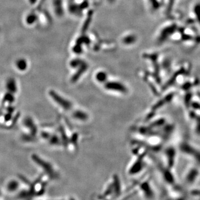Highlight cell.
<instances>
[{"label":"cell","mask_w":200,"mask_h":200,"mask_svg":"<svg viewBox=\"0 0 200 200\" xmlns=\"http://www.w3.org/2000/svg\"><path fill=\"white\" fill-rule=\"evenodd\" d=\"M199 175V171L197 168H192L188 172L186 176V182L187 183H193L197 179Z\"/></svg>","instance_id":"11"},{"label":"cell","mask_w":200,"mask_h":200,"mask_svg":"<svg viewBox=\"0 0 200 200\" xmlns=\"http://www.w3.org/2000/svg\"><path fill=\"white\" fill-rule=\"evenodd\" d=\"M96 78H97V80L99 81L103 82L105 81L106 78V75L104 73L101 72L97 75Z\"/></svg>","instance_id":"20"},{"label":"cell","mask_w":200,"mask_h":200,"mask_svg":"<svg viewBox=\"0 0 200 200\" xmlns=\"http://www.w3.org/2000/svg\"><path fill=\"white\" fill-rule=\"evenodd\" d=\"M172 97H173V94L171 93V94H169L168 95H167L165 97H164V99L160 100L158 102H157L156 103H155L153 106L151 108V111L153 112H156L157 110L161 108L164 105L168 103V102L171 100Z\"/></svg>","instance_id":"9"},{"label":"cell","mask_w":200,"mask_h":200,"mask_svg":"<svg viewBox=\"0 0 200 200\" xmlns=\"http://www.w3.org/2000/svg\"><path fill=\"white\" fill-rule=\"evenodd\" d=\"M17 67L18 69L21 71L25 70L26 69V66H27V64H26V61L24 60H20L16 63Z\"/></svg>","instance_id":"17"},{"label":"cell","mask_w":200,"mask_h":200,"mask_svg":"<svg viewBox=\"0 0 200 200\" xmlns=\"http://www.w3.org/2000/svg\"><path fill=\"white\" fill-rule=\"evenodd\" d=\"M7 111L8 112L11 113V114H12V113L14 112V108L13 106H12L10 105V106L7 107Z\"/></svg>","instance_id":"25"},{"label":"cell","mask_w":200,"mask_h":200,"mask_svg":"<svg viewBox=\"0 0 200 200\" xmlns=\"http://www.w3.org/2000/svg\"><path fill=\"white\" fill-rule=\"evenodd\" d=\"M14 101V94L10 92H7L4 95L3 99V102L4 103H9L10 105L12 104Z\"/></svg>","instance_id":"16"},{"label":"cell","mask_w":200,"mask_h":200,"mask_svg":"<svg viewBox=\"0 0 200 200\" xmlns=\"http://www.w3.org/2000/svg\"><path fill=\"white\" fill-rule=\"evenodd\" d=\"M12 118V114L7 112L4 116V121L6 122H8Z\"/></svg>","instance_id":"22"},{"label":"cell","mask_w":200,"mask_h":200,"mask_svg":"<svg viewBox=\"0 0 200 200\" xmlns=\"http://www.w3.org/2000/svg\"><path fill=\"white\" fill-rule=\"evenodd\" d=\"M24 125L30 131V134L35 136L37 133V128L36 124L34 123L33 120L29 117H26L24 120Z\"/></svg>","instance_id":"8"},{"label":"cell","mask_w":200,"mask_h":200,"mask_svg":"<svg viewBox=\"0 0 200 200\" xmlns=\"http://www.w3.org/2000/svg\"><path fill=\"white\" fill-rule=\"evenodd\" d=\"M182 152L190 154L200 164V152L187 143H183L180 146Z\"/></svg>","instance_id":"3"},{"label":"cell","mask_w":200,"mask_h":200,"mask_svg":"<svg viewBox=\"0 0 200 200\" xmlns=\"http://www.w3.org/2000/svg\"><path fill=\"white\" fill-rule=\"evenodd\" d=\"M176 29V26L175 25H172L164 28L161 33L159 38V41H161V42L165 41L168 36H169L171 35H172L173 33L175 32Z\"/></svg>","instance_id":"10"},{"label":"cell","mask_w":200,"mask_h":200,"mask_svg":"<svg viewBox=\"0 0 200 200\" xmlns=\"http://www.w3.org/2000/svg\"><path fill=\"white\" fill-rule=\"evenodd\" d=\"M18 187H19V183L15 180L10 181L7 184V189L10 192L16 191Z\"/></svg>","instance_id":"13"},{"label":"cell","mask_w":200,"mask_h":200,"mask_svg":"<svg viewBox=\"0 0 200 200\" xmlns=\"http://www.w3.org/2000/svg\"><path fill=\"white\" fill-rule=\"evenodd\" d=\"M73 117L81 121H86L88 118V115L85 112L81 111H75L73 114Z\"/></svg>","instance_id":"15"},{"label":"cell","mask_w":200,"mask_h":200,"mask_svg":"<svg viewBox=\"0 0 200 200\" xmlns=\"http://www.w3.org/2000/svg\"><path fill=\"white\" fill-rule=\"evenodd\" d=\"M32 159L35 162L36 164L38 165L39 166L42 168L43 170L46 172L47 174H48L52 178L55 177L56 173L54 171V169L50 164L48 163L47 162L44 161L42 158L39 157L37 154H33L32 155Z\"/></svg>","instance_id":"1"},{"label":"cell","mask_w":200,"mask_h":200,"mask_svg":"<svg viewBox=\"0 0 200 200\" xmlns=\"http://www.w3.org/2000/svg\"><path fill=\"white\" fill-rule=\"evenodd\" d=\"M191 194L192 196L197 197H198V198L200 199V190H193L191 192Z\"/></svg>","instance_id":"24"},{"label":"cell","mask_w":200,"mask_h":200,"mask_svg":"<svg viewBox=\"0 0 200 200\" xmlns=\"http://www.w3.org/2000/svg\"><path fill=\"white\" fill-rule=\"evenodd\" d=\"M106 88L108 90L120 92H126L127 91V88L125 86L122 84H120L118 82H108L105 85Z\"/></svg>","instance_id":"5"},{"label":"cell","mask_w":200,"mask_h":200,"mask_svg":"<svg viewBox=\"0 0 200 200\" xmlns=\"http://www.w3.org/2000/svg\"><path fill=\"white\" fill-rule=\"evenodd\" d=\"M114 190L116 195H118L121 193V184L118 177L115 175L114 177Z\"/></svg>","instance_id":"14"},{"label":"cell","mask_w":200,"mask_h":200,"mask_svg":"<svg viewBox=\"0 0 200 200\" xmlns=\"http://www.w3.org/2000/svg\"><path fill=\"white\" fill-rule=\"evenodd\" d=\"M49 138H50V142L51 144L54 145H57L59 144L60 140L58 137L56 136V135L52 136L50 137Z\"/></svg>","instance_id":"18"},{"label":"cell","mask_w":200,"mask_h":200,"mask_svg":"<svg viewBox=\"0 0 200 200\" xmlns=\"http://www.w3.org/2000/svg\"><path fill=\"white\" fill-rule=\"evenodd\" d=\"M166 158V163L167 168L169 169L172 168L175 165L176 151L174 149L168 148L165 151Z\"/></svg>","instance_id":"4"},{"label":"cell","mask_w":200,"mask_h":200,"mask_svg":"<svg viewBox=\"0 0 200 200\" xmlns=\"http://www.w3.org/2000/svg\"><path fill=\"white\" fill-rule=\"evenodd\" d=\"M42 136L45 138H48L50 137V135H49L48 133L45 132H42Z\"/></svg>","instance_id":"26"},{"label":"cell","mask_w":200,"mask_h":200,"mask_svg":"<svg viewBox=\"0 0 200 200\" xmlns=\"http://www.w3.org/2000/svg\"><path fill=\"white\" fill-rule=\"evenodd\" d=\"M145 157V155L138 156V158L136 161L130 168V173L132 175L136 174L138 172L140 171L143 168V158Z\"/></svg>","instance_id":"6"},{"label":"cell","mask_w":200,"mask_h":200,"mask_svg":"<svg viewBox=\"0 0 200 200\" xmlns=\"http://www.w3.org/2000/svg\"><path fill=\"white\" fill-rule=\"evenodd\" d=\"M6 88L7 91L14 94L17 91V87L14 79L12 78H9L6 82Z\"/></svg>","instance_id":"12"},{"label":"cell","mask_w":200,"mask_h":200,"mask_svg":"<svg viewBox=\"0 0 200 200\" xmlns=\"http://www.w3.org/2000/svg\"><path fill=\"white\" fill-rule=\"evenodd\" d=\"M139 187H140V189L142 190L143 194H144V195L147 198H153V193L148 181H145V182H143L142 183H141L140 184V185H139Z\"/></svg>","instance_id":"7"},{"label":"cell","mask_w":200,"mask_h":200,"mask_svg":"<svg viewBox=\"0 0 200 200\" xmlns=\"http://www.w3.org/2000/svg\"><path fill=\"white\" fill-rule=\"evenodd\" d=\"M194 11H195L196 17H197V19L199 22V23L200 24V5L199 4H197V5L195 6Z\"/></svg>","instance_id":"19"},{"label":"cell","mask_w":200,"mask_h":200,"mask_svg":"<svg viewBox=\"0 0 200 200\" xmlns=\"http://www.w3.org/2000/svg\"><path fill=\"white\" fill-rule=\"evenodd\" d=\"M196 118H197V122H196V130L197 133L199 135H200V116H196Z\"/></svg>","instance_id":"21"},{"label":"cell","mask_w":200,"mask_h":200,"mask_svg":"<svg viewBox=\"0 0 200 200\" xmlns=\"http://www.w3.org/2000/svg\"><path fill=\"white\" fill-rule=\"evenodd\" d=\"M34 136L32 135L31 134H30V135H25L23 136L22 137V139L25 140V141H32L33 140V139L34 138Z\"/></svg>","instance_id":"23"},{"label":"cell","mask_w":200,"mask_h":200,"mask_svg":"<svg viewBox=\"0 0 200 200\" xmlns=\"http://www.w3.org/2000/svg\"><path fill=\"white\" fill-rule=\"evenodd\" d=\"M50 95L52 100L65 110H69L72 108V105L70 101L61 97L54 91H51Z\"/></svg>","instance_id":"2"}]
</instances>
